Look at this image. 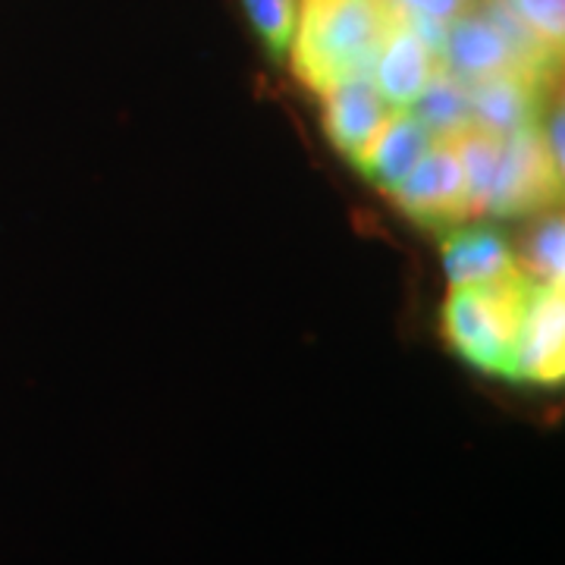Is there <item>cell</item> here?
Segmentation results:
<instances>
[{
    "label": "cell",
    "mask_w": 565,
    "mask_h": 565,
    "mask_svg": "<svg viewBox=\"0 0 565 565\" xmlns=\"http://www.w3.org/2000/svg\"><path fill=\"white\" fill-rule=\"evenodd\" d=\"M437 57H440L437 66L462 85L493 79L503 73L537 76L522 63L515 44L509 41L503 29L487 13H481L478 7H465L452 20L444 22V39L437 47ZM537 79H544V76H537Z\"/></svg>",
    "instance_id": "4"
},
{
    "label": "cell",
    "mask_w": 565,
    "mask_h": 565,
    "mask_svg": "<svg viewBox=\"0 0 565 565\" xmlns=\"http://www.w3.org/2000/svg\"><path fill=\"white\" fill-rule=\"evenodd\" d=\"M430 145H434V136L424 129L422 120L408 107L393 110L386 117L384 129L377 132V139L371 141L359 170L377 189L393 195L405 182V177L418 167V161L427 154Z\"/></svg>",
    "instance_id": "10"
},
{
    "label": "cell",
    "mask_w": 565,
    "mask_h": 565,
    "mask_svg": "<svg viewBox=\"0 0 565 565\" xmlns=\"http://www.w3.org/2000/svg\"><path fill=\"white\" fill-rule=\"evenodd\" d=\"M396 3L408 13H422V17H430L437 22L452 20L459 10H465V0H396Z\"/></svg>",
    "instance_id": "16"
},
{
    "label": "cell",
    "mask_w": 565,
    "mask_h": 565,
    "mask_svg": "<svg viewBox=\"0 0 565 565\" xmlns=\"http://www.w3.org/2000/svg\"><path fill=\"white\" fill-rule=\"evenodd\" d=\"M393 199L403 207L405 217L424 230H449L468 221L471 202H468V182L456 145L452 141L430 145L418 167L393 192Z\"/></svg>",
    "instance_id": "5"
},
{
    "label": "cell",
    "mask_w": 565,
    "mask_h": 565,
    "mask_svg": "<svg viewBox=\"0 0 565 565\" xmlns=\"http://www.w3.org/2000/svg\"><path fill=\"white\" fill-rule=\"evenodd\" d=\"M559 195H563V170L546 154L541 141V122L503 136V154L484 214L519 217V214L553 207Z\"/></svg>",
    "instance_id": "3"
},
{
    "label": "cell",
    "mask_w": 565,
    "mask_h": 565,
    "mask_svg": "<svg viewBox=\"0 0 565 565\" xmlns=\"http://www.w3.org/2000/svg\"><path fill=\"white\" fill-rule=\"evenodd\" d=\"M412 114L422 120V126L434 139H456V136H462L465 129H471L468 88L437 66L430 82L424 85L422 95L412 102Z\"/></svg>",
    "instance_id": "12"
},
{
    "label": "cell",
    "mask_w": 565,
    "mask_h": 565,
    "mask_svg": "<svg viewBox=\"0 0 565 565\" xmlns=\"http://www.w3.org/2000/svg\"><path fill=\"white\" fill-rule=\"evenodd\" d=\"M531 286L519 267L484 286H452L440 311L449 349L490 377L515 381V333Z\"/></svg>",
    "instance_id": "2"
},
{
    "label": "cell",
    "mask_w": 565,
    "mask_h": 565,
    "mask_svg": "<svg viewBox=\"0 0 565 565\" xmlns=\"http://www.w3.org/2000/svg\"><path fill=\"white\" fill-rule=\"evenodd\" d=\"M519 270L534 282L563 286L565 277V223L563 214L550 211L546 217L534 223L522 239L519 252Z\"/></svg>",
    "instance_id": "13"
},
{
    "label": "cell",
    "mask_w": 565,
    "mask_h": 565,
    "mask_svg": "<svg viewBox=\"0 0 565 565\" xmlns=\"http://www.w3.org/2000/svg\"><path fill=\"white\" fill-rule=\"evenodd\" d=\"M396 20V0H299L289 44L296 79L323 95L349 79L371 76Z\"/></svg>",
    "instance_id": "1"
},
{
    "label": "cell",
    "mask_w": 565,
    "mask_h": 565,
    "mask_svg": "<svg viewBox=\"0 0 565 565\" xmlns=\"http://www.w3.org/2000/svg\"><path fill=\"white\" fill-rule=\"evenodd\" d=\"M565 377V296L563 286L534 282L522 305L515 333V381L556 386Z\"/></svg>",
    "instance_id": "6"
},
{
    "label": "cell",
    "mask_w": 565,
    "mask_h": 565,
    "mask_svg": "<svg viewBox=\"0 0 565 565\" xmlns=\"http://www.w3.org/2000/svg\"><path fill=\"white\" fill-rule=\"evenodd\" d=\"M465 88L471 104V126L490 136H512L537 122L550 82L527 73H503Z\"/></svg>",
    "instance_id": "8"
},
{
    "label": "cell",
    "mask_w": 565,
    "mask_h": 565,
    "mask_svg": "<svg viewBox=\"0 0 565 565\" xmlns=\"http://www.w3.org/2000/svg\"><path fill=\"white\" fill-rule=\"evenodd\" d=\"M444 233L440 258L449 286H484L519 267L509 243L490 226H449Z\"/></svg>",
    "instance_id": "11"
},
{
    "label": "cell",
    "mask_w": 565,
    "mask_h": 565,
    "mask_svg": "<svg viewBox=\"0 0 565 565\" xmlns=\"http://www.w3.org/2000/svg\"><path fill=\"white\" fill-rule=\"evenodd\" d=\"M503 3L525 22L537 39L546 41L556 51H563L565 0H503Z\"/></svg>",
    "instance_id": "15"
},
{
    "label": "cell",
    "mask_w": 565,
    "mask_h": 565,
    "mask_svg": "<svg viewBox=\"0 0 565 565\" xmlns=\"http://www.w3.org/2000/svg\"><path fill=\"white\" fill-rule=\"evenodd\" d=\"M323 129L330 145L343 154L345 161L355 167L367 154L371 141L377 139V132L384 129L390 117V104L377 92V85L371 76L362 79H349L330 92H323Z\"/></svg>",
    "instance_id": "7"
},
{
    "label": "cell",
    "mask_w": 565,
    "mask_h": 565,
    "mask_svg": "<svg viewBox=\"0 0 565 565\" xmlns=\"http://www.w3.org/2000/svg\"><path fill=\"white\" fill-rule=\"evenodd\" d=\"M245 20L255 29V35L264 44L267 57L282 63L289 57V44L296 32V10L299 0H243Z\"/></svg>",
    "instance_id": "14"
},
{
    "label": "cell",
    "mask_w": 565,
    "mask_h": 565,
    "mask_svg": "<svg viewBox=\"0 0 565 565\" xmlns=\"http://www.w3.org/2000/svg\"><path fill=\"white\" fill-rule=\"evenodd\" d=\"M399 7V3H396ZM437 70V54L427 41L403 20V10H399V20L390 29L384 47L374 61V85L377 92L384 95V102L396 110L412 107V102L424 92V85L430 82Z\"/></svg>",
    "instance_id": "9"
}]
</instances>
